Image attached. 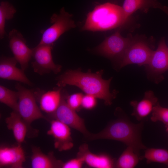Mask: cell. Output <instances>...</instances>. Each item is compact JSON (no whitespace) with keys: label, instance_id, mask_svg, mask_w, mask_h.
<instances>
[{"label":"cell","instance_id":"obj_1","mask_svg":"<svg viewBox=\"0 0 168 168\" xmlns=\"http://www.w3.org/2000/svg\"><path fill=\"white\" fill-rule=\"evenodd\" d=\"M103 72L102 70L93 73L90 72H84L80 69L69 70L57 77V85L61 88L67 85L76 86L86 94L102 100L106 105H110L115 98L117 92H110V86L112 78L103 79Z\"/></svg>","mask_w":168,"mask_h":168},{"label":"cell","instance_id":"obj_2","mask_svg":"<svg viewBox=\"0 0 168 168\" xmlns=\"http://www.w3.org/2000/svg\"><path fill=\"white\" fill-rule=\"evenodd\" d=\"M143 127V121L134 124L123 113L101 131L96 133H91L87 139L90 140L106 139L119 141L132 148L140 156V150L147 148L142 141Z\"/></svg>","mask_w":168,"mask_h":168},{"label":"cell","instance_id":"obj_3","mask_svg":"<svg viewBox=\"0 0 168 168\" xmlns=\"http://www.w3.org/2000/svg\"><path fill=\"white\" fill-rule=\"evenodd\" d=\"M127 19L122 7L110 2L96 6L87 15L83 30L103 31L124 24Z\"/></svg>","mask_w":168,"mask_h":168},{"label":"cell","instance_id":"obj_4","mask_svg":"<svg viewBox=\"0 0 168 168\" xmlns=\"http://www.w3.org/2000/svg\"><path fill=\"white\" fill-rule=\"evenodd\" d=\"M15 88L19 96L18 112L28 126L37 119H47L36 103L35 92L25 87L19 83H16Z\"/></svg>","mask_w":168,"mask_h":168},{"label":"cell","instance_id":"obj_5","mask_svg":"<svg viewBox=\"0 0 168 168\" xmlns=\"http://www.w3.org/2000/svg\"><path fill=\"white\" fill-rule=\"evenodd\" d=\"M72 17V15L66 12L64 7L58 14H53L50 18L52 25L41 31L42 35L38 44H54L64 33L74 28L76 26Z\"/></svg>","mask_w":168,"mask_h":168},{"label":"cell","instance_id":"obj_6","mask_svg":"<svg viewBox=\"0 0 168 168\" xmlns=\"http://www.w3.org/2000/svg\"><path fill=\"white\" fill-rule=\"evenodd\" d=\"M54 44H38L32 49V58L34 61L32 66L34 71L40 75L53 72H60L62 66L54 62L52 50Z\"/></svg>","mask_w":168,"mask_h":168},{"label":"cell","instance_id":"obj_7","mask_svg":"<svg viewBox=\"0 0 168 168\" xmlns=\"http://www.w3.org/2000/svg\"><path fill=\"white\" fill-rule=\"evenodd\" d=\"M68 95L62 92V99L59 106L54 112L49 114V116L79 131L87 138L91 133L86 128L84 119L68 105L66 101Z\"/></svg>","mask_w":168,"mask_h":168},{"label":"cell","instance_id":"obj_8","mask_svg":"<svg viewBox=\"0 0 168 168\" xmlns=\"http://www.w3.org/2000/svg\"><path fill=\"white\" fill-rule=\"evenodd\" d=\"M132 41L124 38L119 31L106 38L96 49L99 54L108 58H122Z\"/></svg>","mask_w":168,"mask_h":168},{"label":"cell","instance_id":"obj_9","mask_svg":"<svg viewBox=\"0 0 168 168\" xmlns=\"http://www.w3.org/2000/svg\"><path fill=\"white\" fill-rule=\"evenodd\" d=\"M153 51L143 41H132L120 60L122 68L130 64L146 65L149 62Z\"/></svg>","mask_w":168,"mask_h":168},{"label":"cell","instance_id":"obj_10","mask_svg":"<svg viewBox=\"0 0 168 168\" xmlns=\"http://www.w3.org/2000/svg\"><path fill=\"white\" fill-rule=\"evenodd\" d=\"M145 66L149 75L154 78L155 82L162 79V74L168 70V49L164 38L161 40L157 49L153 51Z\"/></svg>","mask_w":168,"mask_h":168},{"label":"cell","instance_id":"obj_11","mask_svg":"<svg viewBox=\"0 0 168 168\" xmlns=\"http://www.w3.org/2000/svg\"><path fill=\"white\" fill-rule=\"evenodd\" d=\"M10 48L14 57L20 64L21 69L24 71L28 67L32 58V49L28 47L26 40L22 34L14 29L9 33Z\"/></svg>","mask_w":168,"mask_h":168},{"label":"cell","instance_id":"obj_12","mask_svg":"<svg viewBox=\"0 0 168 168\" xmlns=\"http://www.w3.org/2000/svg\"><path fill=\"white\" fill-rule=\"evenodd\" d=\"M47 133L53 138L54 147L60 152L70 150L74 146L70 127L58 120L50 122Z\"/></svg>","mask_w":168,"mask_h":168},{"label":"cell","instance_id":"obj_13","mask_svg":"<svg viewBox=\"0 0 168 168\" xmlns=\"http://www.w3.org/2000/svg\"><path fill=\"white\" fill-rule=\"evenodd\" d=\"M17 61L13 57L2 56L0 60V77L4 79L19 82L30 86L32 83L21 69L16 66Z\"/></svg>","mask_w":168,"mask_h":168},{"label":"cell","instance_id":"obj_14","mask_svg":"<svg viewBox=\"0 0 168 168\" xmlns=\"http://www.w3.org/2000/svg\"><path fill=\"white\" fill-rule=\"evenodd\" d=\"M77 157L82 158L89 166L95 168L115 167L116 161L114 159L105 154H96L91 152L86 143L81 145L79 148Z\"/></svg>","mask_w":168,"mask_h":168},{"label":"cell","instance_id":"obj_15","mask_svg":"<svg viewBox=\"0 0 168 168\" xmlns=\"http://www.w3.org/2000/svg\"><path fill=\"white\" fill-rule=\"evenodd\" d=\"M158 102V98L151 91L145 92L143 98L139 101L132 100L130 102L133 108L132 116L138 121H143L152 113L154 107Z\"/></svg>","mask_w":168,"mask_h":168},{"label":"cell","instance_id":"obj_16","mask_svg":"<svg viewBox=\"0 0 168 168\" xmlns=\"http://www.w3.org/2000/svg\"><path fill=\"white\" fill-rule=\"evenodd\" d=\"M26 161L24 151L21 145L12 147H3L0 149V168L8 167L22 168Z\"/></svg>","mask_w":168,"mask_h":168},{"label":"cell","instance_id":"obj_17","mask_svg":"<svg viewBox=\"0 0 168 168\" xmlns=\"http://www.w3.org/2000/svg\"><path fill=\"white\" fill-rule=\"evenodd\" d=\"M41 93L36 92V97L39 96L40 108L43 111L50 114L53 113L59 106L62 97L61 88Z\"/></svg>","mask_w":168,"mask_h":168},{"label":"cell","instance_id":"obj_18","mask_svg":"<svg viewBox=\"0 0 168 168\" xmlns=\"http://www.w3.org/2000/svg\"><path fill=\"white\" fill-rule=\"evenodd\" d=\"M8 129L12 130L18 144L24 141L29 127L18 112L13 111L6 119Z\"/></svg>","mask_w":168,"mask_h":168},{"label":"cell","instance_id":"obj_19","mask_svg":"<svg viewBox=\"0 0 168 168\" xmlns=\"http://www.w3.org/2000/svg\"><path fill=\"white\" fill-rule=\"evenodd\" d=\"M31 157V166L33 168H61L63 163L57 160L53 154L46 155L38 148H34Z\"/></svg>","mask_w":168,"mask_h":168},{"label":"cell","instance_id":"obj_20","mask_svg":"<svg viewBox=\"0 0 168 168\" xmlns=\"http://www.w3.org/2000/svg\"><path fill=\"white\" fill-rule=\"evenodd\" d=\"M142 158L132 148L127 147L116 161L115 168H133Z\"/></svg>","mask_w":168,"mask_h":168},{"label":"cell","instance_id":"obj_21","mask_svg":"<svg viewBox=\"0 0 168 168\" xmlns=\"http://www.w3.org/2000/svg\"><path fill=\"white\" fill-rule=\"evenodd\" d=\"M16 12L14 7L7 2L3 1L0 4V38L3 39L6 34L5 22L12 19Z\"/></svg>","mask_w":168,"mask_h":168},{"label":"cell","instance_id":"obj_22","mask_svg":"<svg viewBox=\"0 0 168 168\" xmlns=\"http://www.w3.org/2000/svg\"><path fill=\"white\" fill-rule=\"evenodd\" d=\"M18 93L17 91L12 90L0 86V101L12 109L18 112Z\"/></svg>","mask_w":168,"mask_h":168},{"label":"cell","instance_id":"obj_23","mask_svg":"<svg viewBox=\"0 0 168 168\" xmlns=\"http://www.w3.org/2000/svg\"><path fill=\"white\" fill-rule=\"evenodd\" d=\"M143 157L147 164L158 162L168 166V150L162 148H149L146 149Z\"/></svg>","mask_w":168,"mask_h":168},{"label":"cell","instance_id":"obj_24","mask_svg":"<svg viewBox=\"0 0 168 168\" xmlns=\"http://www.w3.org/2000/svg\"><path fill=\"white\" fill-rule=\"evenodd\" d=\"M154 3L152 0H124L122 7L128 19L136 11L152 6Z\"/></svg>","mask_w":168,"mask_h":168},{"label":"cell","instance_id":"obj_25","mask_svg":"<svg viewBox=\"0 0 168 168\" xmlns=\"http://www.w3.org/2000/svg\"><path fill=\"white\" fill-rule=\"evenodd\" d=\"M150 119L153 122L159 121L168 126V108L161 106L158 102L153 108Z\"/></svg>","mask_w":168,"mask_h":168},{"label":"cell","instance_id":"obj_26","mask_svg":"<svg viewBox=\"0 0 168 168\" xmlns=\"http://www.w3.org/2000/svg\"><path fill=\"white\" fill-rule=\"evenodd\" d=\"M83 95L81 93H76L68 95L66 101L68 105L76 111L79 110L82 107V101Z\"/></svg>","mask_w":168,"mask_h":168},{"label":"cell","instance_id":"obj_27","mask_svg":"<svg viewBox=\"0 0 168 168\" xmlns=\"http://www.w3.org/2000/svg\"><path fill=\"white\" fill-rule=\"evenodd\" d=\"M96 98L91 95H83L82 101V107L90 110L93 109L97 104Z\"/></svg>","mask_w":168,"mask_h":168},{"label":"cell","instance_id":"obj_28","mask_svg":"<svg viewBox=\"0 0 168 168\" xmlns=\"http://www.w3.org/2000/svg\"><path fill=\"white\" fill-rule=\"evenodd\" d=\"M84 163L83 159L79 157L71 159L65 162L62 163V168H81Z\"/></svg>","mask_w":168,"mask_h":168},{"label":"cell","instance_id":"obj_29","mask_svg":"<svg viewBox=\"0 0 168 168\" xmlns=\"http://www.w3.org/2000/svg\"><path fill=\"white\" fill-rule=\"evenodd\" d=\"M168 15V8L166 7H163L162 9Z\"/></svg>","mask_w":168,"mask_h":168},{"label":"cell","instance_id":"obj_30","mask_svg":"<svg viewBox=\"0 0 168 168\" xmlns=\"http://www.w3.org/2000/svg\"><path fill=\"white\" fill-rule=\"evenodd\" d=\"M166 128V131L168 133V126H165Z\"/></svg>","mask_w":168,"mask_h":168},{"label":"cell","instance_id":"obj_31","mask_svg":"<svg viewBox=\"0 0 168 168\" xmlns=\"http://www.w3.org/2000/svg\"></svg>","mask_w":168,"mask_h":168}]
</instances>
